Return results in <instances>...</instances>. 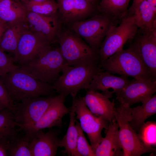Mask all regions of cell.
<instances>
[{
  "label": "cell",
  "instance_id": "cell-1",
  "mask_svg": "<svg viewBox=\"0 0 156 156\" xmlns=\"http://www.w3.org/2000/svg\"><path fill=\"white\" fill-rule=\"evenodd\" d=\"M1 78L15 102L28 98L48 96L54 90L52 85L36 79L20 66Z\"/></svg>",
  "mask_w": 156,
  "mask_h": 156
},
{
  "label": "cell",
  "instance_id": "cell-2",
  "mask_svg": "<svg viewBox=\"0 0 156 156\" xmlns=\"http://www.w3.org/2000/svg\"><path fill=\"white\" fill-rule=\"evenodd\" d=\"M99 67L112 74H116L136 79L155 80L150 71L140 57L130 45L120 50L103 62Z\"/></svg>",
  "mask_w": 156,
  "mask_h": 156
},
{
  "label": "cell",
  "instance_id": "cell-3",
  "mask_svg": "<svg viewBox=\"0 0 156 156\" xmlns=\"http://www.w3.org/2000/svg\"><path fill=\"white\" fill-rule=\"evenodd\" d=\"M103 70L99 66L66 65L53 83L54 90L66 98L69 94L76 95L82 90H87L94 76Z\"/></svg>",
  "mask_w": 156,
  "mask_h": 156
},
{
  "label": "cell",
  "instance_id": "cell-4",
  "mask_svg": "<svg viewBox=\"0 0 156 156\" xmlns=\"http://www.w3.org/2000/svg\"><path fill=\"white\" fill-rule=\"evenodd\" d=\"M58 48L68 65L99 66L98 52L94 51L75 33L68 31L58 36Z\"/></svg>",
  "mask_w": 156,
  "mask_h": 156
},
{
  "label": "cell",
  "instance_id": "cell-5",
  "mask_svg": "<svg viewBox=\"0 0 156 156\" xmlns=\"http://www.w3.org/2000/svg\"><path fill=\"white\" fill-rule=\"evenodd\" d=\"M131 108L120 103L115 107L116 120L119 126L118 135L123 156H140L155 152L156 149L144 144L129 123Z\"/></svg>",
  "mask_w": 156,
  "mask_h": 156
},
{
  "label": "cell",
  "instance_id": "cell-6",
  "mask_svg": "<svg viewBox=\"0 0 156 156\" xmlns=\"http://www.w3.org/2000/svg\"><path fill=\"white\" fill-rule=\"evenodd\" d=\"M66 65L59 49L51 47L39 56L20 66L36 79L50 84L57 79Z\"/></svg>",
  "mask_w": 156,
  "mask_h": 156
},
{
  "label": "cell",
  "instance_id": "cell-7",
  "mask_svg": "<svg viewBox=\"0 0 156 156\" xmlns=\"http://www.w3.org/2000/svg\"><path fill=\"white\" fill-rule=\"evenodd\" d=\"M118 24L111 26L101 45L98 52L99 64L123 49L124 44L134 38L138 29L133 15H127Z\"/></svg>",
  "mask_w": 156,
  "mask_h": 156
},
{
  "label": "cell",
  "instance_id": "cell-8",
  "mask_svg": "<svg viewBox=\"0 0 156 156\" xmlns=\"http://www.w3.org/2000/svg\"><path fill=\"white\" fill-rule=\"evenodd\" d=\"M119 23L110 16L100 13L88 19L72 23L71 28L92 49L98 52L110 27Z\"/></svg>",
  "mask_w": 156,
  "mask_h": 156
},
{
  "label": "cell",
  "instance_id": "cell-9",
  "mask_svg": "<svg viewBox=\"0 0 156 156\" xmlns=\"http://www.w3.org/2000/svg\"><path fill=\"white\" fill-rule=\"evenodd\" d=\"M71 96L76 118L79 120L80 127L87 134L94 152L103 138L101 134L102 130L107 129L109 123L92 114L86 106L83 97L77 96V95Z\"/></svg>",
  "mask_w": 156,
  "mask_h": 156
},
{
  "label": "cell",
  "instance_id": "cell-10",
  "mask_svg": "<svg viewBox=\"0 0 156 156\" xmlns=\"http://www.w3.org/2000/svg\"><path fill=\"white\" fill-rule=\"evenodd\" d=\"M55 96H47L28 98L16 103L14 116L18 128L33 125L41 118Z\"/></svg>",
  "mask_w": 156,
  "mask_h": 156
},
{
  "label": "cell",
  "instance_id": "cell-11",
  "mask_svg": "<svg viewBox=\"0 0 156 156\" xmlns=\"http://www.w3.org/2000/svg\"><path fill=\"white\" fill-rule=\"evenodd\" d=\"M66 97L59 94L55 96L52 102L40 119L31 125L19 128L24 133V136L29 141L32 136L38 131L53 127H60L62 123V118L69 114L70 107L65 104Z\"/></svg>",
  "mask_w": 156,
  "mask_h": 156
},
{
  "label": "cell",
  "instance_id": "cell-12",
  "mask_svg": "<svg viewBox=\"0 0 156 156\" xmlns=\"http://www.w3.org/2000/svg\"><path fill=\"white\" fill-rule=\"evenodd\" d=\"M51 44L28 27L22 34L14 54V63L24 64L51 47Z\"/></svg>",
  "mask_w": 156,
  "mask_h": 156
},
{
  "label": "cell",
  "instance_id": "cell-13",
  "mask_svg": "<svg viewBox=\"0 0 156 156\" xmlns=\"http://www.w3.org/2000/svg\"><path fill=\"white\" fill-rule=\"evenodd\" d=\"M156 92V80L134 79L121 91L115 93L116 99L120 104L130 107L136 103H144Z\"/></svg>",
  "mask_w": 156,
  "mask_h": 156
},
{
  "label": "cell",
  "instance_id": "cell-14",
  "mask_svg": "<svg viewBox=\"0 0 156 156\" xmlns=\"http://www.w3.org/2000/svg\"><path fill=\"white\" fill-rule=\"evenodd\" d=\"M130 45L156 78V30L146 32L138 29Z\"/></svg>",
  "mask_w": 156,
  "mask_h": 156
},
{
  "label": "cell",
  "instance_id": "cell-15",
  "mask_svg": "<svg viewBox=\"0 0 156 156\" xmlns=\"http://www.w3.org/2000/svg\"><path fill=\"white\" fill-rule=\"evenodd\" d=\"M63 21L72 23L83 20L93 13L96 7L86 0H57Z\"/></svg>",
  "mask_w": 156,
  "mask_h": 156
},
{
  "label": "cell",
  "instance_id": "cell-16",
  "mask_svg": "<svg viewBox=\"0 0 156 156\" xmlns=\"http://www.w3.org/2000/svg\"><path fill=\"white\" fill-rule=\"evenodd\" d=\"M51 128L46 133L42 130L38 131L29 139L33 156H54L56 154L60 131Z\"/></svg>",
  "mask_w": 156,
  "mask_h": 156
},
{
  "label": "cell",
  "instance_id": "cell-17",
  "mask_svg": "<svg viewBox=\"0 0 156 156\" xmlns=\"http://www.w3.org/2000/svg\"><path fill=\"white\" fill-rule=\"evenodd\" d=\"M26 19L31 31L51 43L56 40L58 24L55 15L46 16L27 11Z\"/></svg>",
  "mask_w": 156,
  "mask_h": 156
},
{
  "label": "cell",
  "instance_id": "cell-18",
  "mask_svg": "<svg viewBox=\"0 0 156 156\" xmlns=\"http://www.w3.org/2000/svg\"><path fill=\"white\" fill-rule=\"evenodd\" d=\"M107 95L98 91L86 90L83 97L88 107L94 115L101 117L109 123L116 121L114 100L111 101Z\"/></svg>",
  "mask_w": 156,
  "mask_h": 156
},
{
  "label": "cell",
  "instance_id": "cell-19",
  "mask_svg": "<svg viewBox=\"0 0 156 156\" xmlns=\"http://www.w3.org/2000/svg\"><path fill=\"white\" fill-rule=\"evenodd\" d=\"M132 80L121 76H116L103 70L94 76L87 90L106 92L111 88L113 90L112 93H115L125 88Z\"/></svg>",
  "mask_w": 156,
  "mask_h": 156
},
{
  "label": "cell",
  "instance_id": "cell-20",
  "mask_svg": "<svg viewBox=\"0 0 156 156\" xmlns=\"http://www.w3.org/2000/svg\"><path fill=\"white\" fill-rule=\"evenodd\" d=\"M119 126L116 121L109 124L105 129V136L96 147L95 156H123L118 135Z\"/></svg>",
  "mask_w": 156,
  "mask_h": 156
},
{
  "label": "cell",
  "instance_id": "cell-21",
  "mask_svg": "<svg viewBox=\"0 0 156 156\" xmlns=\"http://www.w3.org/2000/svg\"><path fill=\"white\" fill-rule=\"evenodd\" d=\"M7 23L6 29L0 40V49L14 54L22 34L28 26L27 20Z\"/></svg>",
  "mask_w": 156,
  "mask_h": 156
},
{
  "label": "cell",
  "instance_id": "cell-22",
  "mask_svg": "<svg viewBox=\"0 0 156 156\" xmlns=\"http://www.w3.org/2000/svg\"><path fill=\"white\" fill-rule=\"evenodd\" d=\"M142 104L131 109L129 123L137 133L146 120L156 113V94Z\"/></svg>",
  "mask_w": 156,
  "mask_h": 156
},
{
  "label": "cell",
  "instance_id": "cell-23",
  "mask_svg": "<svg viewBox=\"0 0 156 156\" xmlns=\"http://www.w3.org/2000/svg\"><path fill=\"white\" fill-rule=\"evenodd\" d=\"M132 15L141 31L150 32L156 30V14L146 0L139 4Z\"/></svg>",
  "mask_w": 156,
  "mask_h": 156
},
{
  "label": "cell",
  "instance_id": "cell-24",
  "mask_svg": "<svg viewBox=\"0 0 156 156\" xmlns=\"http://www.w3.org/2000/svg\"><path fill=\"white\" fill-rule=\"evenodd\" d=\"M69 114L68 127L66 134L59 140V146L64 148V150L62 151L64 154L69 156H79L77 150L78 132L75 125L76 119L75 108L73 104Z\"/></svg>",
  "mask_w": 156,
  "mask_h": 156
},
{
  "label": "cell",
  "instance_id": "cell-25",
  "mask_svg": "<svg viewBox=\"0 0 156 156\" xmlns=\"http://www.w3.org/2000/svg\"><path fill=\"white\" fill-rule=\"evenodd\" d=\"M130 0H99L96 8L101 13L107 15L120 22L128 13Z\"/></svg>",
  "mask_w": 156,
  "mask_h": 156
},
{
  "label": "cell",
  "instance_id": "cell-26",
  "mask_svg": "<svg viewBox=\"0 0 156 156\" xmlns=\"http://www.w3.org/2000/svg\"><path fill=\"white\" fill-rule=\"evenodd\" d=\"M27 11L14 0H0V20L6 23L26 21Z\"/></svg>",
  "mask_w": 156,
  "mask_h": 156
},
{
  "label": "cell",
  "instance_id": "cell-27",
  "mask_svg": "<svg viewBox=\"0 0 156 156\" xmlns=\"http://www.w3.org/2000/svg\"><path fill=\"white\" fill-rule=\"evenodd\" d=\"M16 127L13 112L7 107L0 110V138L9 141L16 136L19 131Z\"/></svg>",
  "mask_w": 156,
  "mask_h": 156
},
{
  "label": "cell",
  "instance_id": "cell-28",
  "mask_svg": "<svg viewBox=\"0 0 156 156\" xmlns=\"http://www.w3.org/2000/svg\"><path fill=\"white\" fill-rule=\"evenodd\" d=\"M17 2L23 6L27 11L42 15H55L58 9V4L55 1L43 2L27 1Z\"/></svg>",
  "mask_w": 156,
  "mask_h": 156
},
{
  "label": "cell",
  "instance_id": "cell-29",
  "mask_svg": "<svg viewBox=\"0 0 156 156\" xmlns=\"http://www.w3.org/2000/svg\"><path fill=\"white\" fill-rule=\"evenodd\" d=\"M8 156H33L29 141L19 134L9 141Z\"/></svg>",
  "mask_w": 156,
  "mask_h": 156
},
{
  "label": "cell",
  "instance_id": "cell-30",
  "mask_svg": "<svg viewBox=\"0 0 156 156\" xmlns=\"http://www.w3.org/2000/svg\"><path fill=\"white\" fill-rule=\"evenodd\" d=\"M141 140L145 145H156V123L155 121L144 122L137 132Z\"/></svg>",
  "mask_w": 156,
  "mask_h": 156
},
{
  "label": "cell",
  "instance_id": "cell-31",
  "mask_svg": "<svg viewBox=\"0 0 156 156\" xmlns=\"http://www.w3.org/2000/svg\"><path fill=\"white\" fill-rule=\"evenodd\" d=\"M75 125L78 132L77 150L79 156H95L94 151L84 135L79 122L77 120Z\"/></svg>",
  "mask_w": 156,
  "mask_h": 156
},
{
  "label": "cell",
  "instance_id": "cell-32",
  "mask_svg": "<svg viewBox=\"0 0 156 156\" xmlns=\"http://www.w3.org/2000/svg\"><path fill=\"white\" fill-rule=\"evenodd\" d=\"M14 58L0 49V77H2L20 66L14 64Z\"/></svg>",
  "mask_w": 156,
  "mask_h": 156
},
{
  "label": "cell",
  "instance_id": "cell-33",
  "mask_svg": "<svg viewBox=\"0 0 156 156\" xmlns=\"http://www.w3.org/2000/svg\"><path fill=\"white\" fill-rule=\"evenodd\" d=\"M0 102L13 113H14L16 103L12 99L1 79H0Z\"/></svg>",
  "mask_w": 156,
  "mask_h": 156
},
{
  "label": "cell",
  "instance_id": "cell-34",
  "mask_svg": "<svg viewBox=\"0 0 156 156\" xmlns=\"http://www.w3.org/2000/svg\"><path fill=\"white\" fill-rule=\"evenodd\" d=\"M9 140L5 138H0V156H8Z\"/></svg>",
  "mask_w": 156,
  "mask_h": 156
},
{
  "label": "cell",
  "instance_id": "cell-35",
  "mask_svg": "<svg viewBox=\"0 0 156 156\" xmlns=\"http://www.w3.org/2000/svg\"><path fill=\"white\" fill-rule=\"evenodd\" d=\"M145 0H133L132 4L128 10V15H132L133 13L139 4Z\"/></svg>",
  "mask_w": 156,
  "mask_h": 156
},
{
  "label": "cell",
  "instance_id": "cell-36",
  "mask_svg": "<svg viewBox=\"0 0 156 156\" xmlns=\"http://www.w3.org/2000/svg\"><path fill=\"white\" fill-rule=\"evenodd\" d=\"M7 25V23L0 20V40L6 29Z\"/></svg>",
  "mask_w": 156,
  "mask_h": 156
},
{
  "label": "cell",
  "instance_id": "cell-37",
  "mask_svg": "<svg viewBox=\"0 0 156 156\" xmlns=\"http://www.w3.org/2000/svg\"><path fill=\"white\" fill-rule=\"evenodd\" d=\"M152 8L154 12L156 14V0H146Z\"/></svg>",
  "mask_w": 156,
  "mask_h": 156
},
{
  "label": "cell",
  "instance_id": "cell-38",
  "mask_svg": "<svg viewBox=\"0 0 156 156\" xmlns=\"http://www.w3.org/2000/svg\"><path fill=\"white\" fill-rule=\"evenodd\" d=\"M16 1H27L34 2H43L47 1H53L54 0H14Z\"/></svg>",
  "mask_w": 156,
  "mask_h": 156
},
{
  "label": "cell",
  "instance_id": "cell-39",
  "mask_svg": "<svg viewBox=\"0 0 156 156\" xmlns=\"http://www.w3.org/2000/svg\"><path fill=\"white\" fill-rule=\"evenodd\" d=\"M94 5L97 7L99 0H86Z\"/></svg>",
  "mask_w": 156,
  "mask_h": 156
},
{
  "label": "cell",
  "instance_id": "cell-40",
  "mask_svg": "<svg viewBox=\"0 0 156 156\" xmlns=\"http://www.w3.org/2000/svg\"><path fill=\"white\" fill-rule=\"evenodd\" d=\"M6 107L5 105L0 102V110Z\"/></svg>",
  "mask_w": 156,
  "mask_h": 156
}]
</instances>
